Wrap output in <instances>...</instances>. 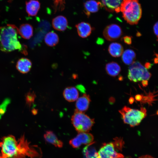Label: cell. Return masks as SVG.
I'll return each instance as SVG.
<instances>
[{
	"label": "cell",
	"instance_id": "1",
	"mask_svg": "<svg viewBox=\"0 0 158 158\" xmlns=\"http://www.w3.org/2000/svg\"><path fill=\"white\" fill-rule=\"evenodd\" d=\"M18 28L14 25L8 24L0 27V50L5 52L18 50L27 54L25 46L20 43L18 38Z\"/></svg>",
	"mask_w": 158,
	"mask_h": 158
},
{
	"label": "cell",
	"instance_id": "2",
	"mask_svg": "<svg viewBox=\"0 0 158 158\" xmlns=\"http://www.w3.org/2000/svg\"><path fill=\"white\" fill-rule=\"evenodd\" d=\"M120 11L125 20L131 25L137 24L142 16V8L138 0H123Z\"/></svg>",
	"mask_w": 158,
	"mask_h": 158
},
{
	"label": "cell",
	"instance_id": "3",
	"mask_svg": "<svg viewBox=\"0 0 158 158\" xmlns=\"http://www.w3.org/2000/svg\"><path fill=\"white\" fill-rule=\"evenodd\" d=\"M119 112L124 123L131 127L138 125L147 115L146 109L144 107H141L139 110L125 106Z\"/></svg>",
	"mask_w": 158,
	"mask_h": 158
},
{
	"label": "cell",
	"instance_id": "4",
	"mask_svg": "<svg viewBox=\"0 0 158 158\" xmlns=\"http://www.w3.org/2000/svg\"><path fill=\"white\" fill-rule=\"evenodd\" d=\"M72 123L78 133L88 132L95 123L91 118L84 112L75 110L71 118Z\"/></svg>",
	"mask_w": 158,
	"mask_h": 158
},
{
	"label": "cell",
	"instance_id": "5",
	"mask_svg": "<svg viewBox=\"0 0 158 158\" xmlns=\"http://www.w3.org/2000/svg\"><path fill=\"white\" fill-rule=\"evenodd\" d=\"M0 142L2 148L0 158H23L18 155L17 147L18 142L15 137L11 135L4 137Z\"/></svg>",
	"mask_w": 158,
	"mask_h": 158
},
{
	"label": "cell",
	"instance_id": "6",
	"mask_svg": "<svg viewBox=\"0 0 158 158\" xmlns=\"http://www.w3.org/2000/svg\"><path fill=\"white\" fill-rule=\"evenodd\" d=\"M151 75V73L139 61L134 62L129 67L128 77L133 82L148 80Z\"/></svg>",
	"mask_w": 158,
	"mask_h": 158
},
{
	"label": "cell",
	"instance_id": "7",
	"mask_svg": "<svg viewBox=\"0 0 158 158\" xmlns=\"http://www.w3.org/2000/svg\"><path fill=\"white\" fill-rule=\"evenodd\" d=\"M119 149L114 142L104 143L99 149L98 153L99 158H123V155L117 152Z\"/></svg>",
	"mask_w": 158,
	"mask_h": 158
},
{
	"label": "cell",
	"instance_id": "8",
	"mask_svg": "<svg viewBox=\"0 0 158 158\" xmlns=\"http://www.w3.org/2000/svg\"><path fill=\"white\" fill-rule=\"evenodd\" d=\"M105 38L109 41L118 39L122 35L123 32L121 28L118 25L112 24L107 26L103 31Z\"/></svg>",
	"mask_w": 158,
	"mask_h": 158
},
{
	"label": "cell",
	"instance_id": "9",
	"mask_svg": "<svg viewBox=\"0 0 158 158\" xmlns=\"http://www.w3.org/2000/svg\"><path fill=\"white\" fill-rule=\"evenodd\" d=\"M94 137L88 132L79 133L69 141L70 144L73 148L79 147L82 144L88 145L93 142Z\"/></svg>",
	"mask_w": 158,
	"mask_h": 158
},
{
	"label": "cell",
	"instance_id": "10",
	"mask_svg": "<svg viewBox=\"0 0 158 158\" xmlns=\"http://www.w3.org/2000/svg\"><path fill=\"white\" fill-rule=\"evenodd\" d=\"M103 6L102 3L95 0H89L84 3V12L87 16L91 13L97 12L100 7Z\"/></svg>",
	"mask_w": 158,
	"mask_h": 158
},
{
	"label": "cell",
	"instance_id": "11",
	"mask_svg": "<svg viewBox=\"0 0 158 158\" xmlns=\"http://www.w3.org/2000/svg\"><path fill=\"white\" fill-rule=\"evenodd\" d=\"M52 24L54 29L60 31H64L68 26L67 18L62 15L58 16L54 18L52 20Z\"/></svg>",
	"mask_w": 158,
	"mask_h": 158
},
{
	"label": "cell",
	"instance_id": "12",
	"mask_svg": "<svg viewBox=\"0 0 158 158\" xmlns=\"http://www.w3.org/2000/svg\"><path fill=\"white\" fill-rule=\"evenodd\" d=\"M90 102L89 95L86 94H84L81 97L76 100L75 104L76 110L84 112L86 111L89 107Z\"/></svg>",
	"mask_w": 158,
	"mask_h": 158
},
{
	"label": "cell",
	"instance_id": "13",
	"mask_svg": "<svg viewBox=\"0 0 158 158\" xmlns=\"http://www.w3.org/2000/svg\"><path fill=\"white\" fill-rule=\"evenodd\" d=\"M78 35L82 38H85L91 34L92 28L88 23L82 22L75 25Z\"/></svg>",
	"mask_w": 158,
	"mask_h": 158
},
{
	"label": "cell",
	"instance_id": "14",
	"mask_svg": "<svg viewBox=\"0 0 158 158\" xmlns=\"http://www.w3.org/2000/svg\"><path fill=\"white\" fill-rule=\"evenodd\" d=\"M40 7V4L38 0H29L25 2L26 12L29 16H36Z\"/></svg>",
	"mask_w": 158,
	"mask_h": 158
},
{
	"label": "cell",
	"instance_id": "15",
	"mask_svg": "<svg viewBox=\"0 0 158 158\" xmlns=\"http://www.w3.org/2000/svg\"><path fill=\"white\" fill-rule=\"evenodd\" d=\"M32 66L31 61L26 58H22L19 59L16 64L17 70L20 73L25 74L28 73Z\"/></svg>",
	"mask_w": 158,
	"mask_h": 158
},
{
	"label": "cell",
	"instance_id": "16",
	"mask_svg": "<svg viewBox=\"0 0 158 158\" xmlns=\"http://www.w3.org/2000/svg\"><path fill=\"white\" fill-rule=\"evenodd\" d=\"M63 95L64 98L69 102H73L76 100L78 97L79 92L76 88L68 87L64 90Z\"/></svg>",
	"mask_w": 158,
	"mask_h": 158
},
{
	"label": "cell",
	"instance_id": "17",
	"mask_svg": "<svg viewBox=\"0 0 158 158\" xmlns=\"http://www.w3.org/2000/svg\"><path fill=\"white\" fill-rule=\"evenodd\" d=\"M103 6L111 11H120V6L123 0H101Z\"/></svg>",
	"mask_w": 158,
	"mask_h": 158
},
{
	"label": "cell",
	"instance_id": "18",
	"mask_svg": "<svg viewBox=\"0 0 158 158\" xmlns=\"http://www.w3.org/2000/svg\"><path fill=\"white\" fill-rule=\"evenodd\" d=\"M18 32L21 37L25 39H29L33 35V28L28 23L21 25L18 28Z\"/></svg>",
	"mask_w": 158,
	"mask_h": 158
},
{
	"label": "cell",
	"instance_id": "19",
	"mask_svg": "<svg viewBox=\"0 0 158 158\" xmlns=\"http://www.w3.org/2000/svg\"><path fill=\"white\" fill-rule=\"evenodd\" d=\"M44 136L45 140L48 142L58 147H62V142L58 139L56 135L52 131H47Z\"/></svg>",
	"mask_w": 158,
	"mask_h": 158
},
{
	"label": "cell",
	"instance_id": "20",
	"mask_svg": "<svg viewBox=\"0 0 158 158\" xmlns=\"http://www.w3.org/2000/svg\"><path fill=\"white\" fill-rule=\"evenodd\" d=\"M108 51L109 54L113 57H119L123 52V47L119 43L113 42L109 45Z\"/></svg>",
	"mask_w": 158,
	"mask_h": 158
},
{
	"label": "cell",
	"instance_id": "21",
	"mask_svg": "<svg viewBox=\"0 0 158 158\" xmlns=\"http://www.w3.org/2000/svg\"><path fill=\"white\" fill-rule=\"evenodd\" d=\"M94 142L87 145L83 149V158H99L98 152L93 145Z\"/></svg>",
	"mask_w": 158,
	"mask_h": 158
},
{
	"label": "cell",
	"instance_id": "22",
	"mask_svg": "<svg viewBox=\"0 0 158 158\" xmlns=\"http://www.w3.org/2000/svg\"><path fill=\"white\" fill-rule=\"evenodd\" d=\"M105 70L109 75L115 77L118 75L121 71V68L116 62H111L106 64Z\"/></svg>",
	"mask_w": 158,
	"mask_h": 158
},
{
	"label": "cell",
	"instance_id": "23",
	"mask_svg": "<svg viewBox=\"0 0 158 158\" xmlns=\"http://www.w3.org/2000/svg\"><path fill=\"white\" fill-rule=\"evenodd\" d=\"M44 41L47 46L53 47L55 46L59 43V37L56 33L51 31L48 32L46 35Z\"/></svg>",
	"mask_w": 158,
	"mask_h": 158
},
{
	"label": "cell",
	"instance_id": "24",
	"mask_svg": "<svg viewBox=\"0 0 158 158\" xmlns=\"http://www.w3.org/2000/svg\"><path fill=\"white\" fill-rule=\"evenodd\" d=\"M122 59L123 62L127 65H131L136 59V54L134 51L130 49L125 50L122 54Z\"/></svg>",
	"mask_w": 158,
	"mask_h": 158
},
{
	"label": "cell",
	"instance_id": "25",
	"mask_svg": "<svg viewBox=\"0 0 158 158\" xmlns=\"http://www.w3.org/2000/svg\"><path fill=\"white\" fill-rule=\"evenodd\" d=\"M66 0H53L52 7L54 13L63 11L65 6Z\"/></svg>",
	"mask_w": 158,
	"mask_h": 158
},
{
	"label": "cell",
	"instance_id": "26",
	"mask_svg": "<svg viewBox=\"0 0 158 158\" xmlns=\"http://www.w3.org/2000/svg\"><path fill=\"white\" fill-rule=\"evenodd\" d=\"M10 100L8 98L5 99L0 105V120L1 117L5 112L7 107L10 103Z\"/></svg>",
	"mask_w": 158,
	"mask_h": 158
},
{
	"label": "cell",
	"instance_id": "27",
	"mask_svg": "<svg viewBox=\"0 0 158 158\" xmlns=\"http://www.w3.org/2000/svg\"><path fill=\"white\" fill-rule=\"evenodd\" d=\"M26 103L30 106L34 102L36 95L33 92L30 91L26 95Z\"/></svg>",
	"mask_w": 158,
	"mask_h": 158
},
{
	"label": "cell",
	"instance_id": "28",
	"mask_svg": "<svg viewBox=\"0 0 158 158\" xmlns=\"http://www.w3.org/2000/svg\"><path fill=\"white\" fill-rule=\"evenodd\" d=\"M124 42L126 44L130 45L132 43V39L130 37L126 36L123 37Z\"/></svg>",
	"mask_w": 158,
	"mask_h": 158
},
{
	"label": "cell",
	"instance_id": "29",
	"mask_svg": "<svg viewBox=\"0 0 158 158\" xmlns=\"http://www.w3.org/2000/svg\"><path fill=\"white\" fill-rule=\"evenodd\" d=\"M158 22H157L153 26V31L155 35L157 36V37L158 38Z\"/></svg>",
	"mask_w": 158,
	"mask_h": 158
},
{
	"label": "cell",
	"instance_id": "30",
	"mask_svg": "<svg viewBox=\"0 0 158 158\" xmlns=\"http://www.w3.org/2000/svg\"><path fill=\"white\" fill-rule=\"evenodd\" d=\"M151 64L149 62H146L145 64V67L147 69H150L151 67Z\"/></svg>",
	"mask_w": 158,
	"mask_h": 158
},
{
	"label": "cell",
	"instance_id": "31",
	"mask_svg": "<svg viewBox=\"0 0 158 158\" xmlns=\"http://www.w3.org/2000/svg\"><path fill=\"white\" fill-rule=\"evenodd\" d=\"M142 81V84L143 87H146L147 85L148 84L147 80H144Z\"/></svg>",
	"mask_w": 158,
	"mask_h": 158
},
{
	"label": "cell",
	"instance_id": "32",
	"mask_svg": "<svg viewBox=\"0 0 158 158\" xmlns=\"http://www.w3.org/2000/svg\"><path fill=\"white\" fill-rule=\"evenodd\" d=\"M135 99L137 101H141L142 99V96L140 95H138L135 96Z\"/></svg>",
	"mask_w": 158,
	"mask_h": 158
},
{
	"label": "cell",
	"instance_id": "33",
	"mask_svg": "<svg viewBox=\"0 0 158 158\" xmlns=\"http://www.w3.org/2000/svg\"><path fill=\"white\" fill-rule=\"evenodd\" d=\"M139 158H154L153 157H152L150 155H147L142 156L139 157Z\"/></svg>",
	"mask_w": 158,
	"mask_h": 158
},
{
	"label": "cell",
	"instance_id": "34",
	"mask_svg": "<svg viewBox=\"0 0 158 158\" xmlns=\"http://www.w3.org/2000/svg\"><path fill=\"white\" fill-rule=\"evenodd\" d=\"M129 101L130 104H132L134 101V99L133 97H131L130 98Z\"/></svg>",
	"mask_w": 158,
	"mask_h": 158
},
{
	"label": "cell",
	"instance_id": "35",
	"mask_svg": "<svg viewBox=\"0 0 158 158\" xmlns=\"http://www.w3.org/2000/svg\"><path fill=\"white\" fill-rule=\"evenodd\" d=\"M154 63L155 64H157L158 63V57L155 58L154 59Z\"/></svg>",
	"mask_w": 158,
	"mask_h": 158
}]
</instances>
